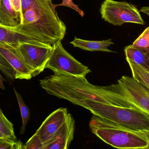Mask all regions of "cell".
I'll return each mask as SVG.
<instances>
[{
	"label": "cell",
	"instance_id": "ac0fdd59",
	"mask_svg": "<svg viewBox=\"0 0 149 149\" xmlns=\"http://www.w3.org/2000/svg\"><path fill=\"white\" fill-rule=\"evenodd\" d=\"M0 69L8 78L14 81L15 78V71L9 63L5 57L0 54Z\"/></svg>",
	"mask_w": 149,
	"mask_h": 149
},
{
	"label": "cell",
	"instance_id": "8992f818",
	"mask_svg": "<svg viewBox=\"0 0 149 149\" xmlns=\"http://www.w3.org/2000/svg\"><path fill=\"white\" fill-rule=\"evenodd\" d=\"M100 12L102 19L114 26H121L125 23L145 25L137 8L126 1L104 0Z\"/></svg>",
	"mask_w": 149,
	"mask_h": 149
},
{
	"label": "cell",
	"instance_id": "d4e9b609",
	"mask_svg": "<svg viewBox=\"0 0 149 149\" xmlns=\"http://www.w3.org/2000/svg\"><path fill=\"white\" fill-rule=\"evenodd\" d=\"M4 79L3 78V77H2V75H1V78H0V87L2 89L5 90V88L4 87V84H3V81H4Z\"/></svg>",
	"mask_w": 149,
	"mask_h": 149
},
{
	"label": "cell",
	"instance_id": "ba28073f",
	"mask_svg": "<svg viewBox=\"0 0 149 149\" xmlns=\"http://www.w3.org/2000/svg\"><path fill=\"white\" fill-rule=\"evenodd\" d=\"M68 115L66 108H59L51 113L43 121L35 133L43 143L52 139L60 131L67 121Z\"/></svg>",
	"mask_w": 149,
	"mask_h": 149
},
{
	"label": "cell",
	"instance_id": "52a82bcc",
	"mask_svg": "<svg viewBox=\"0 0 149 149\" xmlns=\"http://www.w3.org/2000/svg\"><path fill=\"white\" fill-rule=\"evenodd\" d=\"M33 73V77L43 72L52 55V45L41 43H20L16 48Z\"/></svg>",
	"mask_w": 149,
	"mask_h": 149
},
{
	"label": "cell",
	"instance_id": "6da1fadb",
	"mask_svg": "<svg viewBox=\"0 0 149 149\" xmlns=\"http://www.w3.org/2000/svg\"><path fill=\"white\" fill-rule=\"evenodd\" d=\"M54 4L36 6L23 13L22 23L14 31L43 43L52 45L65 37L67 27L58 16Z\"/></svg>",
	"mask_w": 149,
	"mask_h": 149
},
{
	"label": "cell",
	"instance_id": "9a60e30c",
	"mask_svg": "<svg viewBox=\"0 0 149 149\" xmlns=\"http://www.w3.org/2000/svg\"><path fill=\"white\" fill-rule=\"evenodd\" d=\"M130 66L132 77L149 89V72L139 65L127 62Z\"/></svg>",
	"mask_w": 149,
	"mask_h": 149
},
{
	"label": "cell",
	"instance_id": "9c48e42d",
	"mask_svg": "<svg viewBox=\"0 0 149 149\" xmlns=\"http://www.w3.org/2000/svg\"><path fill=\"white\" fill-rule=\"evenodd\" d=\"M0 54L6 58L15 71V79L30 80L33 73L16 48L0 44Z\"/></svg>",
	"mask_w": 149,
	"mask_h": 149
},
{
	"label": "cell",
	"instance_id": "30bf717a",
	"mask_svg": "<svg viewBox=\"0 0 149 149\" xmlns=\"http://www.w3.org/2000/svg\"><path fill=\"white\" fill-rule=\"evenodd\" d=\"M74 120L69 113L64 125L52 139L43 143V149H68L74 139Z\"/></svg>",
	"mask_w": 149,
	"mask_h": 149
},
{
	"label": "cell",
	"instance_id": "cb8c5ba5",
	"mask_svg": "<svg viewBox=\"0 0 149 149\" xmlns=\"http://www.w3.org/2000/svg\"><path fill=\"white\" fill-rule=\"evenodd\" d=\"M140 11L149 16V6L143 7L140 9Z\"/></svg>",
	"mask_w": 149,
	"mask_h": 149
},
{
	"label": "cell",
	"instance_id": "ffe728a7",
	"mask_svg": "<svg viewBox=\"0 0 149 149\" xmlns=\"http://www.w3.org/2000/svg\"><path fill=\"white\" fill-rule=\"evenodd\" d=\"M43 143L39 136L35 133L24 145L23 149H43Z\"/></svg>",
	"mask_w": 149,
	"mask_h": 149
},
{
	"label": "cell",
	"instance_id": "5b68a950",
	"mask_svg": "<svg viewBox=\"0 0 149 149\" xmlns=\"http://www.w3.org/2000/svg\"><path fill=\"white\" fill-rule=\"evenodd\" d=\"M104 88L123 97L149 115V89L132 77L123 76L117 84Z\"/></svg>",
	"mask_w": 149,
	"mask_h": 149
},
{
	"label": "cell",
	"instance_id": "4fadbf2b",
	"mask_svg": "<svg viewBox=\"0 0 149 149\" xmlns=\"http://www.w3.org/2000/svg\"><path fill=\"white\" fill-rule=\"evenodd\" d=\"M124 52L127 62L139 65L149 72V63L146 51L132 44L125 47Z\"/></svg>",
	"mask_w": 149,
	"mask_h": 149
},
{
	"label": "cell",
	"instance_id": "7a4b0ae2",
	"mask_svg": "<svg viewBox=\"0 0 149 149\" xmlns=\"http://www.w3.org/2000/svg\"><path fill=\"white\" fill-rule=\"evenodd\" d=\"M92 132L118 149H149V130H136L93 115L89 123Z\"/></svg>",
	"mask_w": 149,
	"mask_h": 149
},
{
	"label": "cell",
	"instance_id": "3957f363",
	"mask_svg": "<svg viewBox=\"0 0 149 149\" xmlns=\"http://www.w3.org/2000/svg\"><path fill=\"white\" fill-rule=\"evenodd\" d=\"M82 107L93 114L136 130H149V115L136 108L121 107L94 100H87Z\"/></svg>",
	"mask_w": 149,
	"mask_h": 149
},
{
	"label": "cell",
	"instance_id": "8fae6325",
	"mask_svg": "<svg viewBox=\"0 0 149 149\" xmlns=\"http://www.w3.org/2000/svg\"><path fill=\"white\" fill-rule=\"evenodd\" d=\"M21 23L20 15L13 8L9 0H0V26L15 28Z\"/></svg>",
	"mask_w": 149,
	"mask_h": 149
},
{
	"label": "cell",
	"instance_id": "2e32d148",
	"mask_svg": "<svg viewBox=\"0 0 149 149\" xmlns=\"http://www.w3.org/2000/svg\"><path fill=\"white\" fill-rule=\"evenodd\" d=\"M15 95L18 100V103L19 106L22 118V123L21 128L20 134H23L26 131V127L28 122L30 119V112L29 107L26 105L21 95L18 93V91L14 88Z\"/></svg>",
	"mask_w": 149,
	"mask_h": 149
},
{
	"label": "cell",
	"instance_id": "44dd1931",
	"mask_svg": "<svg viewBox=\"0 0 149 149\" xmlns=\"http://www.w3.org/2000/svg\"><path fill=\"white\" fill-rule=\"evenodd\" d=\"M22 2L23 15L26 10L33 7L53 3L51 0H22Z\"/></svg>",
	"mask_w": 149,
	"mask_h": 149
},
{
	"label": "cell",
	"instance_id": "5bb4252c",
	"mask_svg": "<svg viewBox=\"0 0 149 149\" xmlns=\"http://www.w3.org/2000/svg\"><path fill=\"white\" fill-rule=\"evenodd\" d=\"M0 139L17 140L15 134L14 125L0 110Z\"/></svg>",
	"mask_w": 149,
	"mask_h": 149
},
{
	"label": "cell",
	"instance_id": "277c9868",
	"mask_svg": "<svg viewBox=\"0 0 149 149\" xmlns=\"http://www.w3.org/2000/svg\"><path fill=\"white\" fill-rule=\"evenodd\" d=\"M53 51L46 69H49L58 75H65L85 78L91 72L87 66L75 59L63 47L61 41L53 45Z\"/></svg>",
	"mask_w": 149,
	"mask_h": 149
},
{
	"label": "cell",
	"instance_id": "7402d4cb",
	"mask_svg": "<svg viewBox=\"0 0 149 149\" xmlns=\"http://www.w3.org/2000/svg\"><path fill=\"white\" fill-rule=\"evenodd\" d=\"M62 6L69 8L77 12L81 17H83L84 16V12L79 8L77 5H76L74 3L73 0H62V2L61 4L55 5L56 8L57 7V6Z\"/></svg>",
	"mask_w": 149,
	"mask_h": 149
},
{
	"label": "cell",
	"instance_id": "603a6c76",
	"mask_svg": "<svg viewBox=\"0 0 149 149\" xmlns=\"http://www.w3.org/2000/svg\"><path fill=\"white\" fill-rule=\"evenodd\" d=\"M10 3L13 8L19 13L20 15L21 19V23H22L23 19V15L22 13V0H9Z\"/></svg>",
	"mask_w": 149,
	"mask_h": 149
},
{
	"label": "cell",
	"instance_id": "e0dca14e",
	"mask_svg": "<svg viewBox=\"0 0 149 149\" xmlns=\"http://www.w3.org/2000/svg\"><path fill=\"white\" fill-rule=\"evenodd\" d=\"M132 45L146 52H149V27L147 28Z\"/></svg>",
	"mask_w": 149,
	"mask_h": 149
},
{
	"label": "cell",
	"instance_id": "d6986e66",
	"mask_svg": "<svg viewBox=\"0 0 149 149\" xmlns=\"http://www.w3.org/2000/svg\"><path fill=\"white\" fill-rule=\"evenodd\" d=\"M24 145L21 141L0 139V149H23Z\"/></svg>",
	"mask_w": 149,
	"mask_h": 149
},
{
	"label": "cell",
	"instance_id": "484cf974",
	"mask_svg": "<svg viewBox=\"0 0 149 149\" xmlns=\"http://www.w3.org/2000/svg\"><path fill=\"white\" fill-rule=\"evenodd\" d=\"M146 55H147V58H148V62L149 63V52H146Z\"/></svg>",
	"mask_w": 149,
	"mask_h": 149
},
{
	"label": "cell",
	"instance_id": "7c38bea8",
	"mask_svg": "<svg viewBox=\"0 0 149 149\" xmlns=\"http://www.w3.org/2000/svg\"><path fill=\"white\" fill-rule=\"evenodd\" d=\"M70 43L75 47L79 48L90 51H102L109 53H116L110 50L109 47L114 44L111 39L102 41H90L75 37Z\"/></svg>",
	"mask_w": 149,
	"mask_h": 149
}]
</instances>
